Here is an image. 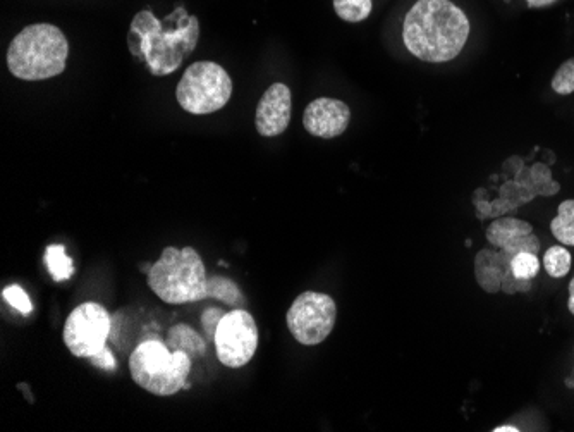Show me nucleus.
Segmentation results:
<instances>
[{
    "mask_svg": "<svg viewBox=\"0 0 574 432\" xmlns=\"http://www.w3.org/2000/svg\"><path fill=\"white\" fill-rule=\"evenodd\" d=\"M200 38V21L184 14L178 26L164 31V23L152 11H141L131 23L129 50L147 62L153 76L171 75L183 64L184 57L196 49Z\"/></svg>",
    "mask_w": 574,
    "mask_h": 432,
    "instance_id": "2",
    "label": "nucleus"
},
{
    "mask_svg": "<svg viewBox=\"0 0 574 432\" xmlns=\"http://www.w3.org/2000/svg\"><path fill=\"white\" fill-rule=\"evenodd\" d=\"M550 231L561 245L574 247V200H564L559 205L557 217L550 223Z\"/></svg>",
    "mask_w": 574,
    "mask_h": 432,
    "instance_id": "15",
    "label": "nucleus"
},
{
    "mask_svg": "<svg viewBox=\"0 0 574 432\" xmlns=\"http://www.w3.org/2000/svg\"><path fill=\"white\" fill-rule=\"evenodd\" d=\"M88 360L98 369H102V371H116V358H114L107 346H105L104 350H100L97 355L88 358Z\"/></svg>",
    "mask_w": 574,
    "mask_h": 432,
    "instance_id": "23",
    "label": "nucleus"
},
{
    "mask_svg": "<svg viewBox=\"0 0 574 432\" xmlns=\"http://www.w3.org/2000/svg\"><path fill=\"white\" fill-rule=\"evenodd\" d=\"M494 432H520V429L514 426H501L495 427Z\"/></svg>",
    "mask_w": 574,
    "mask_h": 432,
    "instance_id": "27",
    "label": "nucleus"
},
{
    "mask_svg": "<svg viewBox=\"0 0 574 432\" xmlns=\"http://www.w3.org/2000/svg\"><path fill=\"white\" fill-rule=\"evenodd\" d=\"M557 0H526L528 7L532 9H540V7H549L552 4H556Z\"/></svg>",
    "mask_w": 574,
    "mask_h": 432,
    "instance_id": "25",
    "label": "nucleus"
},
{
    "mask_svg": "<svg viewBox=\"0 0 574 432\" xmlns=\"http://www.w3.org/2000/svg\"><path fill=\"white\" fill-rule=\"evenodd\" d=\"M351 121V109L346 102L336 99L313 100L308 104L303 114V126L312 136L317 138H336L348 130Z\"/></svg>",
    "mask_w": 574,
    "mask_h": 432,
    "instance_id": "11",
    "label": "nucleus"
},
{
    "mask_svg": "<svg viewBox=\"0 0 574 432\" xmlns=\"http://www.w3.org/2000/svg\"><path fill=\"white\" fill-rule=\"evenodd\" d=\"M513 255L506 254L504 250H490L483 248L475 259V276L480 288L487 293L504 291L507 295L526 293L532 290V279L514 278L511 271Z\"/></svg>",
    "mask_w": 574,
    "mask_h": 432,
    "instance_id": "10",
    "label": "nucleus"
},
{
    "mask_svg": "<svg viewBox=\"0 0 574 432\" xmlns=\"http://www.w3.org/2000/svg\"><path fill=\"white\" fill-rule=\"evenodd\" d=\"M573 374H574V372H573Z\"/></svg>",
    "mask_w": 574,
    "mask_h": 432,
    "instance_id": "29",
    "label": "nucleus"
},
{
    "mask_svg": "<svg viewBox=\"0 0 574 432\" xmlns=\"http://www.w3.org/2000/svg\"><path fill=\"white\" fill-rule=\"evenodd\" d=\"M208 298H214L231 307H241L246 302L238 284L234 283L233 279L224 278V276L208 278Z\"/></svg>",
    "mask_w": 574,
    "mask_h": 432,
    "instance_id": "16",
    "label": "nucleus"
},
{
    "mask_svg": "<svg viewBox=\"0 0 574 432\" xmlns=\"http://www.w3.org/2000/svg\"><path fill=\"white\" fill-rule=\"evenodd\" d=\"M569 312L574 315V278L571 279L569 283V302H568Z\"/></svg>",
    "mask_w": 574,
    "mask_h": 432,
    "instance_id": "26",
    "label": "nucleus"
},
{
    "mask_svg": "<svg viewBox=\"0 0 574 432\" xmlns=\"http://www.w3.org/2000/svg\"><path fill=\"white\" fill-rule=\"evenodd\" d=\"M334 9L344 21L360 23L372 13V0H334Z\"/></svg>",
    "mask_w": 574,
    "mask_h": 432,
    "instance_id": "19",
    "label": "nucleus"
},
{
    "mask_svg": "<svg viewBox=\"0 0 574 432\" xmlns=\"http://www.w3.org/2000/svg\"><path fill=\"white\" fill-rule=\"evenodd\" d=\"M112 319L98 303L86 302L69 314L62 331L64 345L74 357L92 358L104 350L109 340Z\"/></svg>",
    "mask_w": 574,
    "mask_h": 432,
    "instance_id": "9",
    "label": "nucleus"
},
{
    "mask_svg": "<svg viewBox=\"0 0 574 432\" xmlns=\"http://www.w3.org/2000/svg\"><path fill=\"white\" fill-rule=\"evenodd\" d=\"M233 95V81L217 62L198 61L184 71L176 88V99L184 111L196 116L226 107Z\"/></svg>",
    "mask_w": 574,
    "mask_h": 432,
    "instance_id": "6",
    "label": "nucleus"
},
{
    "mask_svg": "<svg viewBox=\"0 0 574 432\" xmlns=\"http://www.w3.org/2000/svg\"><path fill=\"white\" fill-rule=\"evenodd\" d=\"M258 326L253 315L245 309H234L222 317L215 331V353L220 364L239 369L250 364L257 353Z\"/></svg>",
    "mask_w": 574,
    "mask_h": 432,
    "instance_id": "8",
    "label": "nucleus"
},
{
    "mask_svg": "<svg viewBox=\"0 0 574 432\" xmlns=\"http://www.w3.org/2000/svg\"><path fill=\"white\" fill-rule=\"evenodd\" d=\"M150 290L169 305L202 302L208 298L207 269L195 248L167 247L147 274Z\"/></svg>",
    "mask_w": 574,
    "mask_h": 432,
    "instance_id": "4",
    "label": "nucleus"
},
{
    "mask_svg": "<svg viewBox=\"0 0 574 432\" xmlns=\"http://www.w3.org/2000/svg\"><path fill=\"white\" fill-rule=\"evenodd\" d=\"M571 262H573V257L562 245L550 247L544 255L545 271L550 278H564L571 271Z\"/></svg>",
    "mask_w": 574,
    "mask_h": 432,
    "instance_id": "18",
    "label": "nucleus"
},
{
    "mask_svg": "<svg viewBox=\"0 0 574 432\" xmlns=\"http://www.w3.org/2000/svg\"><path fill=\"white\" fill-rule=\"evenodd\" d=\"M564 383H566V386H568V388L574 389V374L573 376L568 377V379H566Z\"/></svg>",
    "mask_w": 574,
    "mask_h": 432,
    "instance_id": "28",
    "label": "nucleus"
},
{
    "mask_svg": "<svg viewBox=\"0 0 574 432\" xmlns=\"http://www.w3.org/2000/svg\"><path fill=\"white\" fill-rule=\"evenodd\" d=\"M69 44L57 26L40 23L19 31L7 50V68L19 80L42 81L66 69Z\"/></svg>",
    "mask_w": 574,
    "mask_h": 432,
    "instance_id": "3",
    "label": "nucleus"
},
{
    "mask_svg": "<svg viewBox=\"0 0 574 432\" xmlns=\"http://www.w3.org/2000/svg\"><path fill=\"white\" fill-rule=\"evenodd\" d=\"M193 360L183 350L172 352L162 341L148 340L136 346L129 357L131 379L157 396H172L188 388Z\"/></svg>",
    "mask_w": 574,
    "mask_h": 432,
    "instance_id": "5",
    "label": "nucleus"
},
{
    "mask_svg": "<svg viewBox=\"0 0 574 432\" xmlns=\"http://www.w3.org/2000/svg\"><path fill=\"white\" fill-rule=\"evenodd\" d=\"M224 312L222 310L217 309H208L205 310V314L202 317V324L205 331H207L212 338L215 336V331H217V326H219V322L222 321V317H224Z\"/></svg>",
    "mask_w": 574,
    "mask_h": 432,
    "instance_id": "24",
    "label": "nucleus"
},
{
    "mask_svg": "<svg viewBox=\"0 0 574 432\" xmlns=\"http://www.w3.org/2000/svg\"><path fill=\"white\" fill-rule=\"evenodd\" d=\"M552 90L559 95H571L574 93V57L562 64L552 78Z\"/></svg>",
    "mask_w": 574,
    "mask_h": 432,
    "instance_id": "21",
    "label": "nucleus"
},
{
    "mask_svg": "<svg viewBox=\"0 0 574 432\" xmlns=\"http://www.w3.org/2000/svg\"><path fill=\"white\" fill-rule=\"evenodd\" d=\"M2 297H4L6 302L11 303L14 309L18 310L19 314L28 315L30 314L31 310H33V305H31L30 297H28L25 291L21 290L19 286H16V284L6 288L4 293H2Z\"/></svg>",
    "mask_w": 574,
    "mask_h": 432,
    "instance_id": "22",
    "label": "nucleus"
},
{
    "mask_svg": "<svg viewBox=\"0 0 574 432\" xmlns=\"http://www.w3.org/2000/svg\"><path fill=\"white\" fill-rule=\"evenodd\" d=\"M511 271H513L514 278H535L538 271H540V262H538L537 254L520 252V254L514 255L513 259H511Z\"/></svg>",
    "mask_w": 574,
    "mask_h": 432,
    "instance_id": "20",
    "label": "nucleus"
},
{
    "mask_svg": "<svg viewBox=\"0 0 574 432\" xmlns=\"http://www.w3.org/2000/svg\"><path fill=\"white\" fill-rule=\"evenodd\" d=\"M291 111H293V99L289 87L284 83L270 85L258 102L255 116L258 133L267 138L282 135L291 123Z\"/></svg>",
    "mask_w": 574,
    "mask_h": 432,
    "instance_id": "12",
    "label": "nucleus"
},
{
    "mask_svg": "<svg viewBox=\"0 0 574 432\" xmlns=\"http://www.w3.org/2000/svg\"><path fill=\"white\" fill-rule=\"evenodd\" d=\"M45 264L55 281H64L74 274L73 260L66 255V248L62 245H52L45 252Z\"/></svg>",
    "mask_w": 574,
    "mask_h": 432,
    "instance_id": "17",
    "label": "nucleus"
},
{
    "mask_svg": "<svg viewBox=\"0 0 574 432\" xmlns=\"http://www.w3.org/2000/svg\"><path fill=\"white\" fill-rule=\"evenodd\" d=\"M468 37V16L451 0H418L404 18V45L423 62L456 59Z\"/></svg>",
    "mask_w": 574,
    "mask_h": 432,
    "instance_id": "1",
    "label": "nucleus"
},
{
    "mask_svg": "<svg viewBox=\"0 0 574 432\" xmlns=\"http://www.w3.org/2000/svg\"><path fill=\"white\" fill-rule=\"evenodd\" d=\"M487 241L513 257L520 252H540V240L533 233L532 224L514 217L495 219L487 228Z\"/></svg>",
    "mask_w": 574,
    "mask_h": 432,
    "instance_id": "13",
    "label": "nucleus"
},
{
    "mask_svg": "<svg viewBox=\"0 0 574 432\" xmlns=\"http://www.w3.org/2000/svg\"><path fill=\"white\" fill-rule=\"evenodd\" d=\"M336 317L334 298L318 291H305L294 300L286 322L289 333L300 345L315 346L329 338L336 326Z\"/></svg>",
    "mask_w": 574,
    "mask_h": 432,
    "instance_id": "7",
    "label": "nucleus"
},
{
    "mask_svg": "<svg viewBox=\"0 0 574 432\" xmlns=\"http://www.w3.org/2000/svg\"><path fill=\"white\" fill-rule=\"evenodd\" d=\"M165 345L171 348L172 352L176 350H183V352L190 355L191 360H198L207 353V343L203 341L202 336L196 333L195 329H191L186 324H176L169 329L167 334V341Z\"/></svg>",
    "mask_w": 574,
    "mask_h": 432,
    "instance_id": "14",
    "label": "nucleus"
}]
</instances>
